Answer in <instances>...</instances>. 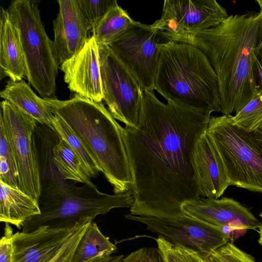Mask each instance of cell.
<instances>
[{
  "label": "cell",
  "instance_id": "6da1fadb",
  "mask_svg": "<svg viewBox=\"0 0 262 262\" xmlns=\"http://www.w3.org/2000/svg\"><path fill=\"white\" fill-rule=\"evenodd\" d=\"M210 118L164 103L154 91L144 92L137 126L123 129L132 176L130 214L182 213L184 203L201 198L194 152Z\"/></svg>",
  "mask_w": 262,
  "mask_h": 262
},
{
  "label": "cell",
  "instance_id": "7a4b0ae2",
  "mask_svg": "<svg viewBox=\"0 0 262 262\" xmlns=\"http://www.w3.org/2000/svg\"><path fill=\"white\" fill-rule=\"evenodd\" d=\"M165 36L171 41L194 45L207 56L217 77L223 115L236 113L258 92L253 64L262 44V10L230 15L207 30Z\"/></svg>",
  "mask_w": 262,
  "mask_h": 262
},
{
  "label": "cell",
  "instance_id": "3957f363",
  "mask_svg": "<svg viewBox=\"0 0 262 262\" xmlns=\"http://www.w3.org/2000/svg\"><path fill=\"white\" fill-rule=\"evenodd\" d=\"M83 143L115 194L130 190L132 176L123 128L102 102L77 94L70 99L42 98Z\"/></svg>",
  "mask_w": 262,
  "mask_h": 262
},
{
  "label": "cell",
  "instance_id": "277c9868",
  "mask_svg": "<svg viewBox=\"0 0 262 262\" xmlns=\"http://www.w3.org/2000/svg\"><path fill=\"white\" fill-rule=\"evenodd\" d=\"M155 90L167 102L196 112H221L216 73L205 53L191 44L169 40L163 45Z\"/></svg>",
  "mask_w": 262,
  "mask_h": 262
},
{
  "label": "cell",
  "instance_id": "5b68a950",
  "mask_svg": "<svg viewBox=\"0 0 262 262\" xmlns=\"http://www.w3.org/2000/svg\"><path fill=\"white\" fill-rule=\"evenodd\" d=\"M133 199L130 191L108 194L98 190L96 186L84 184L77 187L68 183L40 195L41 213L27 221L22 231H31L41 226L65 228L75 226L81 220L93 221L100 214L118 208H130Z\"/></svg>",
  "mask_w": 262,
  "mask_h": 262
},
{
  "label": "cell",
  "instance_id": "8992f818",
  "mask_svg": "<svg viewBox=\"0 0 262 262\" xmlns=\"http://www.w3.org/2000/svg\"><path fill=\"white\" fill-rule=\"evenodd\" d=\"M6 9L19 32L29 83L42 98H55L58 67L53 54L52 41L41 20L37 2L15 0Z\"/></svg>",
  "mask_w": 262,
  "mask_h": 262
},
{
  "label": "cell",
  "instance_id": "52a82bcc",
  "mask_svg": "<svg viewBox=\"0 0 262 262\" xmlns=\"http://www.w3.org/2000/svg\"><path fill=\"white\" fill-rule=\"evenodd\" d=\"M206 133L222 159L230 186L262 193V148L231 115L211 116Z\"/></svg>",
  "mask_w": 262,
  "mask_h": 262
},
{
  "label": "cell",
  "instance_id": "ba28073f",
  "mask_svg": "<svg viewBox=\"0 0 262 262\" xmlns=\"http://www.w3.org/2000/svg\"><path fill=\"white\" fill-rule=\"evenodd\" d=\"M169 40L154 23L135 21L108 46L137 80L142 90H155V79L161 49Z\"/></svg>",
  "mask_w": 262,
  "mask_h": 262
},
{
  "label": "cell",
  "instance_id": "9c48e42d",
  "mask_svg": "<svg viewBox=\"0 0 262 262\" xmlns=\"http://www.w3.org/2000/svg\"><path fill=\"white\" fill-rule=\"evenodd\" d=\"M125 219L144 225L146 229L176 245L197 252L205 258L230 241L222 227L213 226L186 213L163 216L127 214Z\"/></svg>",
  "mask_w": 262,
  "mask_h": 262
},
{
  "label": "cell",
  "instance_id": "30bf717a",
  "mask_svg": "<svg viewBox=\"0 0 262 262\" xmlns=\"http://www.w3.org/2000/svg\"><path fill=\"white\" fill-rule=\"evenodd\" d=\"M103 100L112 116L126 126L138 125L144 92L108 46H98Z\"/></svg>",
  "mask_w": 262,
  "mask_h": 262
},
{
  "label": "cell",
  "instance_id": "8fae6325",
  "mask_svg": "<svg viewBox=\"0 0 262 262\" xmlns=\"http://www.w3.org/2000/svg\"><path fill=\"white\" fill-rule=\"evenodd\" d=\"M0 115L16 161L19 189L39 202L41 186L32 145L37 121L6 100L1 102Z\"/></svg>",
  "mask_w": 262,
  "mask_h": 262
},
{
  "label": "cell",
  "instance_id": "7c38bea8",
  "mask_svg": "<svg viewBox=\"0 0 262 262\" xmlns=\"http://www.w3.org/2000/svg\"><path fill=\"white\" fill-rule=\"evenodd\" d=\"M228 16L215 0H165L154 24L165 35H177L215 27Z\"/></svg>",
  "mask_w": 262,
  "mask_h": 262
},
{
  "label": "cell",
  "instance_id": "4fadbf2b",
  "mask_svg": "<svg viewBox=\"0 0 262 262\" xmlns=\"http://www.w3.org/2000/svg\"><path fill=\"white\" fill-rule=\"evenodd\" d=\"M69 89L96 102L103 99L98 44L92 35L81 50L60 66Z\"/></svg>",
  "mask_w": 262,
  "mask_h": 262
},
{
  "label": "cell",
  "instance_id": "5bb4252c",
  "mask_svg": "<svg viewBox=\"0 0 262 262\" xmlns=\"http://www.w3.org/2000/svg\"><path fill=\"white\" fill-rule=\"evenodd\" d=\"M188 214L210 225L232 228L230 239L234 231L245 233L255 229L261 223L250 211L236 200L227 197L221 199L200 198L183 205Z\"/></svg>",
  "mask_w": 262,
  "mask_h": 262
},
{
  "label": "cell",
  "instance_id": "9a60e30c",
  "mask_svg": "<svg viewBox=\"0 0 262 262\" xmlns=\"http://www.w3.org/2000/svg\"><path fill=\"white\" fill-rule=\"evenodd\" d=\"M59 10L53 21L54 39L53 54L60 67L78 53L90 37V27L78 5L77 0L57 1Z\"/></svg>",
  "mask_w": 262,
  "mask_h": 262
},
{
  "label": "cell",
  "instance_id": "2e32d148",
  "mask_svg": "<svg viewBox=\"0 0 262 262\" xmlns=\"http://www.w3.org/2000/svg\"><path fill=\"white\" fill-rule=\"evenodd\" d=\"M83 220L72 227L53 228L45 226L30 232L13 233V262H49Z\"/></svg>",
  "mask_w": 262,
  "mask_h": 262
},
{
  "label": "cell",
  "instance_id": "e0dca14e",
  "mask_svg": "<svg viewBox=\"0 0 262 262\" xmlns=\"http://www.w3.org/2000/svg\"><path fill=\"white\" fill-rule=\"evenodd\" d=\"M194 162L201 196L219 199L230 185L219 154L206 133L196 144Z\"/></svg>",
  "mask_w": 262,
  "mask_h": 262
},
{
  "label": "cell",
  "instance_id": "ac0fdd59",
  "mask_svg": "<svg viewBox=\"0 0 262 262\" xmlns=\"http://www.w3.org/2000/svg\"><path fill=\"white\" fill-rule=\"evenodd\" d=\"M60 138L55 130L37 122L32 136V145L39 174L40 195L68 182L54 157V147Z\"/></svg>",
  "mask_w": 262,
  "mask_h": 262
},
{
  "label": "cell",
  "instance_id": "d6986e66",
  "mask_svg": "<svg viewBox=\"0 0 262 262\" xmlns=\"http://www.w3.org/2000/svg\"><path fill=\"white\" fill-rule=\"evenodd\" d=\"M28 76L26 58L18 29L7 9L0 8V79L13 81Z\"/></svg>",
  "mask_w": 262,
  "mask_h": 262
},
{
  "label": "cell",
  "instance_id": "ffe728a7",
  "mask_svg": "<svg viewBox=\"0 0 262 262\" xmlns=\"http://www.w3.org/2000/svg\"><path fill=\"white\" fill-rule=\"evenodd\" d=\"M39 202L19 189L0 181V221L22 229L31 217L39 215Z\"/></svg>",
  "mask_w": 262,
  "mask_h": 262
},
{
  "label": "cell",
  "instance_id": "44dd1931",
  "mask_svg": "<svg viewBox=\"0 0 262 262\" xmlns=\"http://www.w3.org/2000/svg\"><path fill=\"white\" fill-rule=\"evenodd\" d=\"M0 96L38 122L54 130L53 120L55 116L51 109L23 79L15 81L9 79Z\"/></svg>",
  "mask_w": 262,
  "mask_h": 262
},
{
  "label": "cell",
  "instance_id": "7402d4cb",
  "mask_svg": "<svg viewBox=\"0 0 262 262\" xmlns=\"http://www.w3.org/2000/svg\"><path fill=\"white\" fill-rule=\"evenodd\" d=\"M117 250L108 237L92 221L83 234L74 252L73 262H97L111 256Z\"/></svg>",
  "mask_w": 262,
  "mask_h": 262
},
{
  "label": "cell",
  "instance_id": "603a6c76",
  "mask_svg": "<svg viewBox=\"0 0 262 262\" xmlns=\"http://www.w3.org/2000/svg\"><path fill=\"white\" fill-rule=\"evenodd\" d=\"M127 11L118 5L112 8L92 30L98 46H108L134 23Z\"/></svg>",
  "mask_w": 262,
  "mask_h": 262
},
{
  "label": "cell",
  "instance_id": "cb8c5ba5",
  "mask_svg": "<svg viewBox=\"0 0 262 262\" xmlns=\"http://www.w3.org/2000/svg\"><path fill=\"white\" fill-rule=\"evenodd\" d=\"M54 115L55 117L53 120V126L54 130L76 154L88 176L90 179L96 178L101 171L95 160L67 123L58 115Z\"/></svg>",
  "mask_w": 262,
  "mask_h": 262
},
{
  "label": "cell",
  "instance_id": "d4e9b609",
  "mask_svg": "<svg viewBox=\"0 0 262 262\" xmlns=\"http://www.w3.org/2000/svg\"><path fill=\"white\" fill-rule=\"evenodd\" d=\"M54 152L56 162L67 180L96 186L84 171L76 154L64 140L60 139L54 147Z\"/></svg>",
  "mask_w": 262,
  "mask_h": 262
},
{
  "label": "cell",
  "instance_id": "484cf974",
  "mask_svg": "<svg viewBox=\"0 0 262 262\" xmlns=\"http://www.w3.org/2000/svg\"><path fill=\"white\" fill-rule=\"evenodd\" d=\"M0 181L19 189L17 165L7 137L2 116L0 115Z\"/></svg>",
  "mask_w": 262,
  "mask_h": 262
},
{
  "label": "cell",
  "instance_id": "4316f807",
  "mask_svg": "<svg viewBox=\"0 0 262 262\" xmlns=\"http://www.w3.org/2000/svg\"><path fill=\"white\" fill-rule=\"evenodd\" d=\"M234 125L248 132L255 130L262 123V91L256 95L241 110L231 115Z\"/></svg>",
  "mask_w": 262,
  "mask_h": 262
},
{
  "label": "cell",
  "instance_id": "83f0119b",
  "mask_svg": "<svg viewBox=\"0 0 262 262\" xmlns=\"http://www.w3.org/2000/svg\"><path fill=\"white\" fill-rule=\"evenodd\" d=\"M165 262H208L196 252L173 244L161 236L156 239Z\"/></svg>",
  "mask_w": 262,
  "mask_h": 262
},
{
  "label": "cell",
  "instance_id": "f1b7e54d",
  "mask_svg": "<svg viewBox=\"0 0 262 262\" xmlns=\"http://www.w3.org/2000/svg\"><path fill=\"white\" fill-rule=\"evenodd\" d=\"M80 9L91 30H92L113 7L116 0H77Z\"/></svg>",
  "mask_w": 262,
  "mask_h": 262
},
{
  "label": "cell",
  "instance_id": "f546056e",
  "mask_svg": "<svg viewBox=\"0 0 262 262\" xmlns=\"http://www.w3.org/2000/svg\"><path fill=\"white\" fill-rule=\"evenodd\" d=\"M208 260V262H256L252 256L230 242L213 251Z\"/></svg>",
  "mask_w": 262,
  "mask_h": 262
},
{
  "label": "cell",
  "instance_id": "4dcf8cb0",
  "mask_svg": "<svg viewBox=\"0 0 262 262\" xmlns=\"http://www.w3.org/2000/svg\"><path fill=\"white\" fill-rule=\"evenodd\" d=\"M91 222L92 221L90 219L81 221L75 231L49 262H73V255L77 246Z\"/></svg>",
  "mask_w": 262,
  "mask_h": 262
},
{
  "label": "cell",
  "instance_id": "1f68e13d",
  "mask_svg": "<svg viewBox=\"0 0 262 262\" xmlns=\"http://www.w3.org/2000/svg\"><path fill=\"white\" fill-rule=\"evenodd\" d=\"M123 262H165L158 248L143 247L124 258Z\"/></svg>",
  "mask_w": 262,
  "mask_h": 262
},
{
  "label": "cell",
  "instance_id": "d6a6232c",
  "mask_svg": "<svg viewBox=\"0 0 262 262\" xmlns=\"http://www.w3.org/2000/svg\"><path fill=\"white\" fill-rule=\"evenodd\" d=\"M13 230L9 224L5 223L4 235L0 241V262H13Z\"/></svg>",
  "mask_w": 262,
  "mask_h": 262
},
{
  "label": "cell",
  "instance_id": "836d02e7",
  "mask_svg": "<svg viewBox=\"0 0 262 262\" xmlns=\"http://www.w3.org/2000/svg\"><path fill=\"white\" fill-rule=\"evenodd\" d=\"M253 74L254 82L257 91H262V44L254 57Z\"/></svg>",
  "mask_w": 262,
  "mask_h": 262
},
{
  "label": "cell",
  "instance_id": "e575fe53",
  "mask_svg": "<svg viewBox=\"0 0 262 262\" xmlns=\"http://www.w3.org/2000/svg\"><path fill=\"white\" fill-rule=\"evenodd\" d=\"M250 133L262 148V123L255 130Z\"/></svg>",
  "mask_w": 262,
  "mask_h": 262
},
{
  "label": "cell",
  "instance_id": "d590c367",
  "mask_svg": "<svg viewBox=\"0 0 262 262\" xmlns=\"http://www.w3.org/2000/svg\"><path fill=\"white\" fill-rule=\"evenodd\" d=\"M123 255L110 256L97 262H123Z\"/></svg>",
  "mask_w": 262,
  "mask_h": 262
},
{
  "label": "cell",
  "instance_id": "8d00e7d4",
  "mask_svg": "<svg viewBox=\"0 0 262 262\" xmlns=\"http://www.w3.org/2000/svg\"><path fill=\"white\" fill-rule=\"evenodd\" d=\"M259 216L261 217L262 220V211L259 214ZM259 228V237L258 239V243L259 244L262 246V222H261L260 225L258 227Z\"/></svg>",
  "mask_w": 262,
  "mask_h": 262
},
{
  "label": "cell",
  "instance_id": "74e56055",
  "mask_svg": "<svg viewBox=\"0 0 262 262\" xmlns=\"http://www.w3.org/2000/svg\"><path fill=\"white\" fill-rule=\"evenodd\" d=\"M256 2L258 3L260 7V10H262V0H257L256 1Z\"/></svg>",
  "mask_w": 262,
  "mask_h": 262
}]
</instances>
